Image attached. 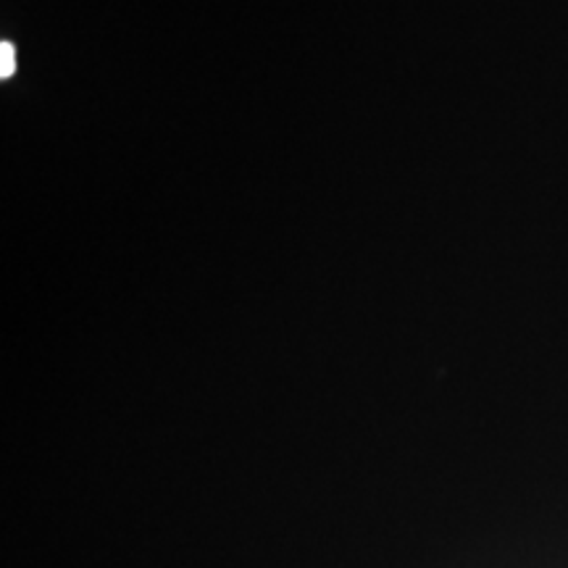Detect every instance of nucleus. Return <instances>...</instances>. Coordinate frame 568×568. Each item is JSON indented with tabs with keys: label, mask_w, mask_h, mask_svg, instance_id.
<instances>
[{
	"label": "nucleus",
	"mask_w": 568,
	"mask_h": 568,
	"mask_svg": "<svg viewBox=\"0 0 568 568\" xmlns=\"http://www.w3.org/2000/svg\"><path fill=\"white\" fill-rule=\"evenodd\" d=\"M13 71V48L9 42H3V48H0V74L9 77Z\"/></svg>",
	"instance_id": "obj_1"
}]
</instances>
